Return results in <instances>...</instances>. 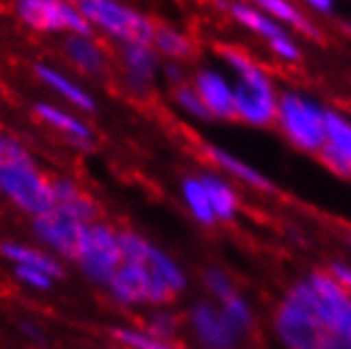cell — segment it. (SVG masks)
Masks as SVG:
<instances>
[{"mask_svg":"<svg viewBox=\"0 0 351 349\" xmlns=\"http://www.w3.org/2000/svg\"><path fill=\"white\" fill-rule=\"evenodd\" d=\"M220 58L237 77L233 83L235 117L254 128L271 125L278 117L280 95L275 91L267 70L235 47H220Z\"/></svg>","mask_w":351,"mask_h":349,"instance_id":"obj_1","label":"cell"},{"mask_svg":"<svg viewBox=\"0 0 351 349\" xmlns=\"http://www.w3.org/2000/svg\"><path fill=\"white\" fill-rule=\"evenodd\" d=\"M275 333L286 349H317L326 330L313 309L307 280L296 282L275 313Z\"/></svg>","mask_w":351,"mask_h":349,"instance_id":"obj_2","label":"cell"},{"mask_svg":"<svg viewBox=\"0 0 351 349\" xmlns=\"http://www.w3.org/2000/svg\"><path fill=\"white\" fill-rule=\"evenodd\" d=\"M326 115L328 110L307 95L286 91L280 95L275 123L298 151L319 153L326 138Z\"/></svg>","mask_w":351,"mask_h":349,"instance_id":"obj_3","label":"cell"},{"mask_svg":"<svg viewBox=\"0 0 351 349\" xmlns=\"http://www.w3.org/2000/svg\"><path fill=\"white\" fill-rule=\"evenodd\" d=\"M0 191L30 214H45L56 208L53 186L32 167L30 161L0 157Z\"/></svg>","mask_w":351,"mask_h":349,"instance_id":"obj_4","label":"cell"},{"mask_svg":"<svg viewBox=\"0 0 351 349\" xmlns=\"http://www.w3.org/2000/svg\"><path fill=\"white\" fill-rule=\"evenodd\" d=\"M79 11L89 23L104 28L114 38L128 43V47L150 45L155 38L157 28L153 26V21L138 11L110 3V0H83Z\"/></svg>","mask_w":351,"mask_h":349,"instance_id":"obj_5","label":"cell"},{"mask_svg":"<svg viewBox=\"0 0 351 349\" xmlns=\"http://www.w3.org/2000/svg\"><path fill=\"white\" fill-rule=\"evenodd\" d=\"M311 303L326 335L343 337L351 326V294L341 288L328 273L315 271L307 278Z\"/></svg>","mask_w":351,"mask_h":349,"instance_id":"obj_6","label":"cell"},{"mask_svg":"<svg viewBox=\"0 0 351 349\" xmlns=\"http://www.w3.org/2000/svg\"><path fill=\"white\" fill-rule=\"evenodd\" d=\"M34 231L56 252L70 258H79L89 227L72 214H68L62 206H56L53 210L34 218Z\"/></svg>","mask_w":351,"mask_h":349,"instance_id":"obj_7","label":"cell"},{"mask_svg":"<svg viewBox=\"0 0 351 349\" xmlns=\"http://www.w3.org/2000/svg\"><path fill=\"white\" fill-rule=\"evenodd\" d=\"M229 13L245 30L254 32L261 38H267L269 49L280 60H284L288 64L300 60V47L296 45V40L288 34V30L282 26V23H278L271 15H267L258 5L254 7V5H245V3H233V5H229Z\"/></svg>","mask_w":351,"mask_h":349,"instance_id":"obj_8","label":"cell"},{"mask_svg":"<svg viewBox=\"0 0 351 349\" xmlns=\"http://www.w3.org/2000/svg\"><path fill=\"white\" fill-rule=\"evenodd\" d=\"M19 17L36 30H72L77 36H87L91 23L83 17L79 7L58 0H21L17 5Z\"/></svg>","mask_w":351,"mask_h":349,"instance_id":"obj_9","label":"cell"},{"mask_svg":"<svg viewBox=\"0 0 351 349\" xmlns=\"http://www.w3.org/2000/svg\"><path fill=\"white\" fill-rule=\"evenodd\" d=\"M79 261L91 280L99 284H110L123 261L117 235L108 227H89Z\"/></svg>","mask_w":351,"mask_h":349,"instance_id":"obj_10","label":"cell"},{"mask_svg":"<svg viewBox=\"0 0 351 349\" xmlns=\"http://www.w3.org/2000/svg\"><path fill=\"white\" fill-rule=\"evenodd\" d=\"M191 326L195 330V337L206 349H235L243 335L235 324L222 313L220 307H214L210 303H199L193 307Z\"/></svg>","mask_w":351,"mask_h":349,"instance_id":"obj_11","label":"cell"},{"mask_svg":"<svg viewBox=\"0 0 351 349\" xmlns=\"http://www.w3.org/2000/svg\"><path fill=\"white\" fill-rule=\"evenodd\" d=\"M319 155L332 171L341 176H351V119L337 110H328L326 138Z\"/></svg>","mask_w":351,"mask_h":349,"instance_id":"obj_12","label":"cell"},{"mask_svg":"<svg viewBox=\"0 0 351 349\" xmlns=\"http://www.w3.org/2000/svg\"><path fill=\"white\" fill-rule=\"evenodd\" d=\"M195 91L210 117L231 119L235 117V89L233 83L218 70H202L195 79Z\"/></svg>","mask_w":351,"mask_h":349,"instance_id":"obj_13","label":"cell"},{"mask_svg":"<svg viewBox=\"0 0 351 349\" xmlns=\"http://www.w3.org/2000/svg\"><path fill=\"white\" fill-rule=\"evenodd\" d=\"M153 271L142 263H123L110 280L112 292L125 303H142L150 296Z\"/></svg>","mask_w":351,"mask_h":349,"instance_id":"obj_14","label":"cell"},{"mask_svg":"<svg viewBox=\"0 0 351 349\" xmlns=\"http://www.w3.org/2000/svg\"><path fill=\"white\" fill-rule=\"evenodd\" d=\"M206 151H208L210 159L222 171H227L229 176L237 178L239 182H245V184L254 186V189H261V191H271L273 189V184L269 182V178H265L258 169H254L252 165H247L243 159L235 157L233 153L224 151V148H220V146H208Z\"/></svg>","mask_w":351,"mask_h":349,"instance_id":"obj_15","label":"cell"},{"mask_svg":"<svg viewBox=\"0 0 351 349\" xmlns=\"http://www.w3.org/2000/svg\"><path fill=\"white\" fill-rule=\"evenodd\" d=\"M125 66H128L130 81L138 91H144L155 79L157 56L150 45H134L125 49Z\"/></svg>","mask_w":351,"mask_h":349,"instance_id":"obj_16","label":"cell"},{"mask_svg":"<svg viewBox=\"0 0 351 349\" xmlns=\"http://www.w3.org/2000/svg\"><path fill=\"white\" fill-rule=\"evenodd\" d=\"M202 182L210 197V206H212L216 220H233L239 210V199H237L235 189L220 176H214V173L202 176Z\"/></svg>","mask_w":351,"mask_h":349,"instance_id":"obj_17","label":"cell"},{"mask_svg":"<svg viewBox=\"0 0 351 349\" xmlns=\"http://www.w3.org/2000/svg\"><path fill=\"white\" fill-rule=\"evenodd\" d=\"M258 7L278 23H282V26H292L309 38H319L317 28L305 17V13L298 11L288 0H261Z\"/></svg>","mask_w":351,"mask_h":349,"instance_id":"obj_18","label":"cell"},{"mask_svg":"<svg viewBox=\"0 0 351 349\" xmlns=\"http://www.w3.org/2000/svg\"><path fill=\"white\" fill-rule=\"evenodd\" d=\"M0 250L3 254L11 261H15L19 267H30V269H36V271H43L47 273L49 278H56V276H62V267L53 261L49 258L32 248H26V245H15V243H5L0 245Z\"/></svg>","mask_w":351,"mask_h":349,"instance_id":"obj_19","label":"cell"},{"mask_svg":"<svg viewBox=\"0 0 351 349\" xmlns=\"http://www.w3.org/2000/svg\"><path fill=\"white\" fill-rule=\"evenodd\" d=\"M182 199L186 208L191 210L193 218L202 224H214L216 216L212 212L210 206V197L206 193V186L202 182V178H186L182 182Z\"/></svg>","mask_w":351,"mask_h":349,"instance_id":"obj_20","label":"cell"},{"mask_svg":"<svg viewBox=\"0 0 351 349\" xmlns=\"http://www.w3.org/2000/svg\"><path fill=\"white\" fill-rule=\"evenodd\" d=\"M36 72H38V77H40L47 85H51L56 91H60L62 95H66L74 106L85 108V110H91V108H93V99H91V95H89L87 91H83L81 87H77L72 81H68V79L64 77V74H60L58 70L49 68V66H38Z\"/></svg>","mask_w":351,"mask_h":349,"instance_id":"obj_21","label":"cell"},{"mask_svg":"<svg viewBox=\"0 0 351 349\" xmlns=\"http://www.w3.org/2000/svg\"><path fill=\"white\" fill-rule=\"evenodd\" d=\"M146 265L150 267V271H153L157 278H161L171 288V292H180L186 288V278H184L182 269L176 265L165 252H161L159 248H155V245L150 248Z\"/></svg>","mask_w":351,"mask_h":349,"instance_id":"obj_22","label":"cell"},{"mask_svg":"<svg viewBox=\"0 0 351 349\" xmlns=\"http://www.w3.org/2000/svg\"><path fill=\"white\" fill-rule=\"evenodd\" d=\"M66 51L74 60V64H77L79 68H83L85 72L97 74V72H102V68H104L102 53L97 51V47L87 36H72V38H68Z\"/></svg>","mask_w":351,"mask_h":349,"instance_id":"obj_23","label":"cell"},{"mask_svg":"<svg viewBox=\"0 0 351 349\" xmlns=\"http://www.w3.org/2000/svg\"><path fill=\"white\" fill-rule=\"evenodd\" d=\"M36 112L47 121L51 123V125H56L58 130L66 132L70 136V140H89V130L83 125L81 121H77L74 117H70L68 112L56 108V106H47V104H38L36 106Z\"/></svg>","mask_w":351,"mask_h":349,"instance_id":"obj_24","label":"cell"},{"mask_svg":"<svg viewBox=\"0 0 351 349\" xmlns=\"http://www.w3.org/2000/svg\"><path fill=\"white\" fill-rule=\"evenodd\" d=\"M153 43L161 53L169 58H189L193 53V43L173 28H157Z\"/></svg>","mask_w":351,"mask_h":349,"instance_id":"obj_25","label":"cell"},{"mask_svg":"<svg viewBox=\"0 0 351 349\" xmlns=\"http://www.w3.org/2000/svg\"><path fill=\"white\" fill-rule=\"evenodd\" d=\"M218 303H220L218 307L222 309V313L227 315L241 333H245L250 326H252V309H250L247 301L237 290H233L231 294L220 298Z\"/></svg>","mask_w":351,"mask_h":349,"instance_id":"obj_26","label":"cell"},{"mask_svg":"<svg viewBox=\"0 0 351 349\" xmlns=\"http://www.w3.org/2000/svg\"><path fill=\"white\" fill-rule=\"evenodd\" d=\"M117 239H119V252H121L123 263H142V265H146L150 248H153V245H150L148 241H144L136 233H119Z\"/></svg>","mask_w":351,"mask_h":349,"instance_id":"obj_27","label":"cell"},{"mask_svg":"<svg viewBox=\"0 0 351 349\" xmlns=\"http://www.w3.org/2000/svg\"><path fill=\"white\" fill-rule=\"evenodd\" d=\"M176 102H178V106L189 112L191 117L195 119H210L202 97L197 95L195 87H178V91H176Z\"/></svg>","mask_w":351,"mask_h":349,"instance_id":"obj_28","label":"cell"},{"mask_svg":"<svg viewBox=\"0 0 351 349\" xmlns=\"http://www.w3.org/2000/svg\"><path fill=\"white\" fill-rule=\"evenodd\" d=\"M117 339L125 345H130L134 349H173L171 345L163 343V341H157L153 337H148V335H142V333H134V330H117L114 333Z\"/></svg>","mask_w":351,"mask_h":349,"instance_id":"obj_29","label":"cell"},{"mask_svg":"<svg viewBox=\"0 0 351 349\" xmlns=\"http://www.w3.org/2000/svg\"><path fill=\"white\" fill-rule=\"evenodd\" d=\"M173 330H176V320L169 313H157L153 320L148 322V333H150L148 337H153L157 341L169 337Z\"/></svg>","mask_w":351,"mask_h":349,"instance_id":"obj_30","label":"cell"},{"mask_svg":"<svg viewBox=\"0 0 351 349\" xmlns=\"http://www.w3.org/2000/svg\"><path fill=\"white\" fill-rule=\"evenodd\" d=\"M17 278L21 282H26L28 286L38 288V290H47L49 286H51V278H49L47 273L30 269V267H17Z\"/></svg>","mask_w":351,"mask_h":349,"instance_id":"obj_31","label":"cell"},{"mask_svg":"<svg viewBox=\"0 0 351 349\" xmlns=\"http://www.w3.org/2000/svg\"><path fill=\"white\" fill-rule=\"evenodd\" d=\"M51 186H53L56 206L70 204V202H74V199H77V197H81L79 189L74 186L72 182H68V180H58V182H56V184H51Z\"/></svg>","mask_w":351,"mask_h":349,"instance_id":"obj_32","label":"cell"},{"mask_svg":"<svg viewBox=\"0 0 351 349\" xmlns=\"http://www.w3.org/2000/svg\"><path fill=\"white\" fill-rule=\"evenodd\" d=\"M328 276H330V278H332L341 288H345V290L351 294V265L337 261V263H332V265H330Z\"/></svg>","mask_w":351,"mask_h":349,"instance_id":"obj_33","label":"cell"},{"mask_svg":"<svg viewBox=\"0 0 351 349\" xmlns=\"http://www.w3.org/2000/svg\"><path fill=\"white\" fill-rule=\"evenodd\" d=\"M317 349H351V347H349L347 341H345L343 337H339V335H326V337L322 339V343H319Z\"/></svg>","mask_w":351,"mask_h":349,"instance_id":"obj_34","label":"cell"},{"mask_svg":"<svg viewBox=\"0 0 351 349\" xmlns=\"http://www.w3.org/2000/svg\"><path fill=\"white\" fill-rule=\"evenodd\" d=\"M309 9H313L317 15H332L335 13V3L332 0H309Z\"/></svg>","mask_w":351,"mask_h":349,"instance_id":"obj_35","label":"cell"},{"mask_svg":"<svg viewBox=\"0 0 351 349\" xmlns=\"http://www.w3.org/2000/svg\"><path fill=\"white\" fill-rule=\"evenodd\" d=\"M165 74H167L171 81H180L182 79V70H180V66H176V64H169L165 68Z\"/></svg>","mask_w":351,"mask_h":349,"instance_id":"obj_36","label":"cell"},{"mask_svg":"<svg viewBox=\"0 0 351 349\" xmlns=\"http://www.w3.org/2000/svg\"><path fill=\"white\" fill-rule=\"evenodd\" d=\"M21 330H23V333H26L28 337L36 339V341L40 339V330H38L36 326H32V324H28V322H26V324H21Z\"/></svg>","mask_w":351,"mask_h":349,"instance_id":"obj_37","label":"cell"},{"mask_svg":"<svg viewBox=\"0 0 351 349\" xmlns=\"http://www.w3.org/2000/svg\"><path fill=\"white\" fill-rule=\"evenodd\" d=\"M343 339H345V341H347V345H349V347H351V326H349V328H347V333H345V335H343Z\"/></svg>","mask_w":351,"mask_h":349,"instance_id":"obj_38","label":"cell"},{"mask_svg":"<svg viewBox=\"0 0 351 349\" xmlns=\"http://www.w3.org/2000/svg\"><path fill=\"white\" fill-rule=\"evenodd\" d=\"M3 144H5V138H0V151H3Z\"/></svg>","mask_w":351,"mask_h":349,"instance_id":"obj_39","label":"cell"}]
</instances>
